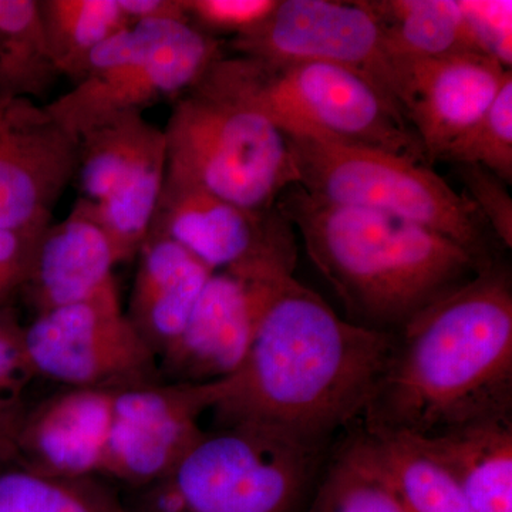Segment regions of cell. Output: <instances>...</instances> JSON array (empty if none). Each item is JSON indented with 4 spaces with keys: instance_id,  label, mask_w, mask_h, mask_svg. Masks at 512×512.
<instances>
[{
    "instance_id": "17",
    "label": "cell",
    "mask_w": 512,
    "mask_h": 512,
    "mask_svg": "<svg viewBox=\"0 0 512 512\" xmlns=\"http://www.w3.org/2000/svg\"><path fill=\"white\" fill-rule=\"evenodd\" d=\"M116 256L92 205L76 201L63 221L43 231L28 281L30 299L39 313L89 301L116 286Z\"/></svg>"
},
{
    "instance_id": "3",
    "label": "cell",
    "mask_w": 512,
    "mask_h": 512,
    "mask_svg": "<svg viewBox=\"0 0 512 512\" xmlns=\"http://www.w3.org/2000/svg\"><path fill=\"white\" fill-rule=\"evenodd\" d=\"M275 208L301 234L306 254L339 296L349 322L367 329L399 332L497 261L433 229L332 204L299 185L288 188Z\"/></svg>"
},
{
    "instance_id": "6",
    "label": "cell",
    "mask_w": 512,
    "mask_h": 512,
    "mask_svg": "<svg viewBox=\"0 0 512 512\" xmlns=\"http://www.w3.org/2000/svg\"><path fill=\"white\" fill-rule=\"evenodd\" d=\"M299 187L313 197L384 212L439 232L474 254L495 261L497 239L466 192L453 190L412 158L315 137H286Z\"/></svg>"
},
{
    "instance_id": "10",
    "label": "cell",
    "mask_w": 512,
    "mask_h": 512,
    "mask_svg": "<svg viewBox=\"0 0 512 512\" xmlns=\"http://www.w3.org/2000/svg\"><path fill=\"white\" fill-rule=\"evenodd\" d=\"M231 47L237 56L254 59L346 67L375 83L399 106V57L390 52L365 2L279 0L264 23L234 37Z\"/></svg>"
},
{
    "instance_id": "13",
    "label": "cell",
    "mask_w": 512,
    "mask_h": 512,
    "mask_svg": "<svg viewBox=\"0 0 512 512\" xmlns=\"http://www.w3.org/2000/svg\"><path fill=\"white\" fill-rule=\"evenodd\" d=\"M295 229L276 208L252 212L197 184L165 177L150 234L173 239L212 271L296 265Z\"/></svg>"
},
{
    "instance_id": "5",
    "label": "cell",
    "mask_w": 512,
    "mask_h": 512,
    "mask_svg": "<svg viewBox=\"0 0 512 512\" xmlns=\"http://www.w3.org/2000/svg\"><path fill=\"white\" fill-rule=\"evenodd\" d=\"M332 448V447H330ZM329 451L254 424L217 426L128 512H302Z\"/></svg>"
},
{
    "instance_id": "29",
    "label": "cell",
    "mask_w": 512,
    "mask_h": 512,
    "mask_svg": "<svg viewBox=\"0 0 512 512\" xmlns=\"http://www.w3.org/2000/svg\"><path fill=\"white\" fill-rule=\"evenodd\" d=\"M279 0H181L185 15L212 36L214 32L245 35L264 23Z\"/></svg>"
},
{
    "instance_id": "23",
    "label": "cell",
    "mask_w": 512,
    "mask_h": 512,
    "mask_svg": "<svg viewBox=\"0 0 512 512\" xmlns=\"http://www.w3.org/2000/svg\"><path fill=\"white\" fill-rule=\"evenodd\" d=\"M308 512H407L377 466L360 427L330 448Z\"/></svg>"
},
{
    "instance_id": "21",
    "label": "cell",
    "mask_w": 512,
    "mask_h": 512,
    "mask_svg": "<svg viewBox=\"0 0 512 512\" xmlns=\"http://www.w3.org/2000/svg\"><path fill=\"white\" fill-rule=\"evenodd\" d=\"M360 430L404 510L476 512L453 474L416 437Z\"/></svg>"
},
{
    "instance_id": "19",
    "label": "cell",
    "mask_w": 512,
    "mask_h": 512,
    "mask_svg": "<svg viewBox=\"0 0 512 512\" xmlns=\"http://www.w3.org/2000/svg\"><path fill=\"white\" fill-rule=\"evenodd\" d=\"M416 439L453 474L474 511L512 512V416Z\"/></svg>"
},
{
    "instance_id": "33",
    "label": "cell",
    "mask_w": 512,
    "mask_h": 512,
    "mask_svg": "<svg viewBox=\"0 0 512 512\" xmlns=\"http://www.w3.org/2000/svg\"><path fill=\"white\" fill-rule=\"evenodd\" d=\"M128 22L148 20H188L181 0H117Z\"/></svg>"
},
{
    "instance_id": "20",
    "label": "cell",
    "mask_w": 512,
    "mask_h": 512,
    "mask_svg": "<svg viewBox=\"0 0 512 512\" xmlns=\"http://www.w3.org/2000/svg\"><path fill=\"white\" fill-rule=\"evenodd\" d=\"M76 178L82 200L100 204L147 167L167 158L164 131L143 111L120 114L79 138Z\"/></svg>"
},
{
    "instance_id": "34",
    "label": "cell",
    "mask_w": 512,
    "mask_h": 512,
    "mask_svg": "<svg viewBox=\"0 0 512 512\" xmlns=\"http://www.w3.org/2000/svg\"><path fill=\"white\" fill-rule=\"evenodd\" d=\"M16 427H18V424H15V427H13V424H2L0 426V460H3V458L8 457L9 454L15 453V447H13V443H15V436H16Z\"/></svg>"
},
{
    "instance_id": "27",
    "label": "cell",
    "mask_w": 512,
    "mask_h": 512,
    "mask_svg": "<svg viewBox=\"0 0 512 512\" xmlns=\"http://www.w3.org/2000/svg\"><path fill=\"white\" fill-rule=\"evenodd\" d=\"M439 160L453 165H478L511 185L512 76L483 116L454 140Z\"/></svg>"
},
{
    "instance_id": "32",
    "label": "cell",
    "mask_w": 512,
    "mask_h": 512,
    "mask_svg": "<svg viewBox=\"0 0 512 512\" xmlns=\"http://www.w3.org/2000/svg\"><path fill=\"white\" fill-rule=\"evenodd\" d=\"M47 227L0 231V303L25 286L37 244Z\"/></svg>"
},
{
    "instance_id": "22",
    "label": "cell",
    "mask_w": 512,
    "mask_h": 512,
    "mask_svg": "<svg viewBox=\"0 0 512 512\" xmlns=\"http://www.w3.org/2000/svg\"><path fill=\"white\" fill-rule=\"evenodd\" d=\"M365 5L375 15L394 56L483 55L458 0H366Z\"/></svg>"
},
{
    "instance_id": "12",
    "label": "cell",
    "mask_w": 512,
    "mask_h": 512,
    "mask_svg": "<svg viewBox=\"0 0 512 512\" xmlns=\"http://www.w3.org/2000/svg\"><path fill=\"white\" fill-rule=\"evenodd\" d=\"M227 390V379H221L116 392L100 476L136 490L163 477L200 440L202 414L214 409Z\"/></svg>"
},
{
    "instance_id": "14",
    "label": "cell",
    "mask_w": 512,
    "mask_h": 512,
    "mask_svg": "<svg viewBox=\"0 0 512 512\" xmlns=\"http://www.w3.org/2000/svg\"><path fill=\"white\" fill-rule=\"evenodd\" d=\"M79 146L35 101L0 100V231L52 222L76 177Z\"/></svg>"
},
{
    "instance_id": "9",
    "label": "cell",
    "mask_w": 512,
    "mask_h": 512,
    "mask_svg": "<svg viewBox=\"0 0 512 512\" xmlns=\"http://www.w3.org/2000/svg\"><path fill=\"white\" fill-rule=\"evenodd\" d=\"M36 375L67 387L120 392L163 382L160 363L121 309L117 286L39 313L25 329Z\"/></svg>"
},
{
    "instance_id": "2",
    "label": "cell",
    "mask_w": 512,
    "mask_h": 512,
    "mask_svg": "<svg viewBox=\"0 0 512 512\" xmlns=\"http://www.w3.org/2000/svg\"><path fill=\"white\" fill-rule=\"evenodd\" d=\"M500 416H512V281L497 259L396 333L360 427L427 437Z\"/></svg>"
},
{
    "instance_id": "4",
    "label": "cell",
    "mask_w": 512,
    "mask_h": 512,
    "mask_svg": "<svg viewBox=\"0 0 512 512\" xmlns=\"http://www.w3.org/2000/svg\"><path fill=\"white\" fill-rule=\"evenodd\" d=\"M197 84L258 111L286 137L345 141L430 165L400 107L346 67L224 56Z\"/></svg>"
},
{
    "instance_id": "1",
    "label": "cell",
    "mask_w": 512,
    "mask_h": 512,
    "mask_svg": "<svg viewBox=\"0 0 512 512\" xmlns=\"http://www.w3.org/2000/svg\"><path fill=\"white\" fill-rule=\"evenodd\" d=\"M394 342L396 333L340 318L291 276L227 377V393L212 409L217 426L254 424L328 451L340 429L362 419Z\"/></svg>"
},
{
    "instance_id": "26",
    "label": "cell",
    "mask_w": 512,
    "mask_h": 512,
    "mask_svg": "<svg viewBox=\"0 0 512 512\" xmlns=\"http://www.w3.org/2000/svg\"><path fill=\"white\" fill-rule=\"evenodd\" d=\"M0 512H128L96 477L57 478L32 471L0 473Z\"/></svg>"
},
{
    "instance_id": "24",
    "label": "cell",
    "mask_w": 512,
    "mask_h": 512,
    "mask_svg": "<svg viewBox=\"0 0 512 512\" xmlns=\"http://www.w3.org/2000/svg\"><path fill=\"white\" fill-rule=\"evenodd\" d=\"M39 9L57 73L73 82L103 43L131 26L117 0H39Z\"/></svg>"
},
{
    "instance_id": "31",
    "label": "cell",
    "mask_w": 512,
    "mask_h": 512,
    "mask_svg": "<svg viewBox=\"0 0 512 512\" xmlns=\"http://www.w3.org/2000/svg\"><path fill=\"white\" fill-rule=\"evenodd\" d=\"M466 194L476 204L498 244L512 248V198L507 184L478 165H454Z\"/></svg>"
},
{
    "instance_id": "16",
    "label": "cell",
    "mask_w": 512,
    "mask_h": 512,
    "mask_svg": "<svg viewBox=\"0 0 512 512\" xmlns=\"http://www.w3.org/2000/svg\"><path fill=\"white\" fill-rule=\"evenodd\" d=\"M113 390L67 387L23 414L15 453L23 470L57 478L101 474L109 440Z\"/></svg>"
},
{
    "instance_id": "28",
    "label": "cell",
    "mask_w": 512,
    "mask_h": 512,
    "mask_svg": "<svg viewBox=\"0 0 512 512\" xmlns=\"http://www.w3.org/2000/svg\"><path fill=\"white\" fill-rule=\"evenodd\" d=\"M36 376L25 346V329L0 315V424L19 423L25 409L22 396Z\"/></svg>"
},
{
    "instance_id": "25",
    "label": "cell",
    "mask_w": 512,
    "mask_h": 512,
    "mask_svg": "<svg viewBox=\"0 0 512 512\" xmlns=\"http://www.w3.org/2000/svg\"><path fill=\"white\" fill-rule=\"evenodd\" d=\"M57 76L39 0H0V100L43 96Z\"/></svg>"
},
{
    "instance_id": "11",
    "label": "cell",
    "mask_w": 512,
    "mask_h": 512,
    "mask_svg": "<svg viewBox=\"0 0 512 512\" xmlns=\"http://www.w3.org/2000/svg\"><path fill=\"white\" fill-rule=\"evenodd\" d=\"M291 276L293 269L279 265L212 272L184 329L158 359L161 376L207 383L234 375L266 309Z\"/></svg>"
},
{
    "instance_id": "15",
    "label": "cell",
    "mask_w": 512,
    "mask_h": 512,
    "mask_svg": "<svg viewBox=\"0 0 512 512\" xmlns=\"http://www.w3.org/2000/svg\"><path fill=\"white\" fill-rule=\"evenodd\" d=\"M399 57V101L429 164L487 111L512 76L491 57Z\"/></svg>"
},
{
    "instance_id": "30",
    "label": "cell",
    "mask_w": 512,
    "mask_h": 512,
    "mask_svg": "<svg viewBox=\"0 0 512 512\" xmlns=\"http://www.w3.org/2000/svg\"><path fill=\"white\" fill-rule=\"evenodd\" d=\"M458 3L478 50L511 70V0H458Z\"/></svg>"
},
{
    "instance_id": "7",
    "label": "cell",
    "mask_w": 512,
    "mask_h": 512,
    "mask_svg": "<svg viewBox=\"0 0 512 512\" xmlns=\"http://www.w3.org/2000/svg\"><path fill=\"white\" fill-rule=\"evenodd\" d=\"M165 177L197 184L244 210L265 212L299 175L288 138L238 101L195 84L163 128Z\"/></svg>"
},
{
    "instance_id": "18",
    "label": "cell",
    "mask_w": 512,
    "mask_h": 512,
    "mask_svg": "<svg viewBox=\"0 0 512 512\" xmlns=\"http://www.w3.org/2000/svg\"><path fill=\"white\" fill-rule=\"evenodd\" d=\"M138 266L127 318L160 359L190 318L212 269L173 239L148 235Z\"/></svg>"
},
{
    "instance_id": "8",
    "label": "cell",
    "mask_w": 512,
    "mask_h": 512,
    "mask_svg": "<svg viewBox=\"0 0 512 512\" xmlns=\"http://www.w3.org/2000/svg\"><path fill=\"white\" fill-rule=\"evenodd\" d=\"M224 56L220 40L190 20L133 23L90 56L73 89L43 107L80 138L120 114L188 92Z\"/></svg>"
}]
</instances>
